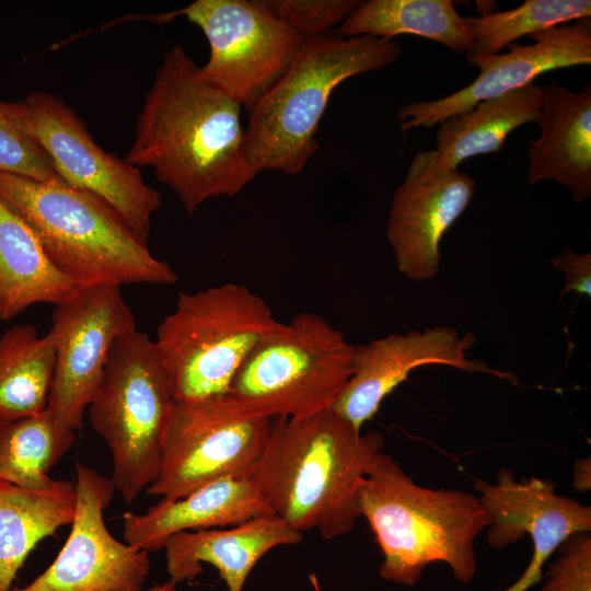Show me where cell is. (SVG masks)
I'll list each match as a JSON object with an SVG mask.
<instances>
[{
    "label": "cell",
    "instance_id": "cell-1",
    "mask_svg": "<svg viewBox=\"0 0 591 591\" xmlns=\"http://www.w3.org/2000/svg\"><path fill=\"white\" fill-rule=\"evenodd\" d=\"M241 109L176 45L157 68L125 160L152 169L188 215L210 198L233 197L257 175L246 155Z\"/></svg>",
    "mask_w": 591,
    "mask_h": 591
},
{
    "label": "cell",
    "instance_id": "cell-2",
    "mask_svg": "<svg viewBox=\"0 0 591 591\" xmlns=\"http://www.w3.org/2000/svg\"><path fill=\"white\" fill-rule=\"evenodd\" d=\"M383 447L381 433H361L332 408L273 418L251 478L289 528L301 534L317 530L332 540L349 533L361 517L359 488Z\"/></svg>",
    "mask_w": 591,
    "mask_h": 591
},
{
    "label": "cell",
    "instance_id": "cell-3",
    "mask_svg": "<svg viewBox=\"0 0 591 591\" xmlns=\"http://www.w3.org/2000/svg\"><path fill=\"white\" fill-rule=\"evenodd\" d=\"M358 505L383 555L382 579L413 587L433 563L447 564L463 583L474 579L475 540L490 525L477 496L419 486L381 452L359 488Z\"/></svg>",
    "mask_w": 591,
    "mask_h": 591
},
{
    "label": "cell",
    "instance_id": "cell-4",
    "mask_svg": "<svg viewBox=\"0 0 591 591\" xmlns=\"http://www.w3.org/2000/svg\"><path fill=\"white\" fill-rule=\"evenodd\" d=\"M0 197L31 227L50 263L78 288L174 285L177 274L154 257L103 199L63 181L0 172Z\"/></svg>",
    "mask_w": 591,
    "mask_h": 591
},
{
    "label": "cell",
    "instance_id": "cell-5",
    "mask_svg": "<svg viewBox=\"0 0 591 591\" xmlns=\"http://www.w3.org/2000/svg\"><path fill=\"white\" fill-rule=\"evenodd\" d=\"M402 53L398 43L382 37L303 38L286 71L250 109L245 148L254 172H301L320 147L316 135L333 91Z\"/></svg>",
    "mask_w": 591,
    "mask_h": 591
},
{
    "label": "cell",
    "instance_id": "cell-6",
    "mask_svg": "<svg viewBox=\"0 0 591 591\" xmlns=\"http://www.w3.org/2000/svg\"><path fill=\"white\" fill-rule=\"evenodd\" d=\"M352 350L323 316L299 313L255 346L224 397L207 402L231 418L315 415L332 408L347 384Z\"/></svg>",
    "mask_w": 591,
    "mask_h": 591
},
{
    "label": "cell",
    "instance_id": "cell-7",
    "mask_svg": "<svg viewBox=\"0 0 591 591\" xmlns=\"http://www.w3.org/2000/svg\"><path fill=\"white\" fill-rule=\"evenodd\" d=\"M280 323L267 302L243 285L181 292L154 339L172 375L175 403L224 397L248 354Z\"/></svg>",
    "mask_w": 591,
    "mask_h": 591
},
{
    "label": "cell",
    "instance_id": "cell-8",
    "mask_svg": "<svg viewBox=\"0 0 591 591\" xmlns=\"http://www.w3.org/2000/svg\"><path fill=\"white\" fill-rule=\"evenodd\" d=\"M174 403L172 375L154 340L138 329L118 338L88 410L112 452L111 480L128 503L159 475Z\"/></svg>",
    "mask_w": 591,
    "mask_h": 591
},
{
    "label": "cell",
    "instance_id": "cell-9",
    "mask_svg": "<svg viewBox=\"0 0 591 591\" xmlns=\"http://www.w3.org/2000/svg\"><path fill=\"white\" fill-rule=\"evenodd\" d=\"M141 18L157 23L185 18L198 26L210 50L201 76L248 111L286 71L303 40L263 0H196Z\"/></svg>",
    "mask_w": 591,
    "mask_h": 591
},
{
    "label": "cell",
    "instance_id": "cell-10",
    "mask_svg": "<svg viewBox=\"0 0 591 591\" xmlns=\"http://www.w3.org/2000/svg\"><path fill=\"white\" fill-rule=\"evenodd\" d=\"M14 104L22 127L46 152L58 176L107 202L147 243L151 218L162 201L139 169L103 150L60 97L35 91Z\"/></svg>",
    "mask_w": 591,
    "mask_h": 591
},
{
    "label": "cell",
    "instance_id": "cell-11",
    "mask_svg": "<svg viewBox=\"0 0 591 591\" xmlns=\"http://www.w3.org/2000/svg\"><path fill=\"white\" fill-rule=\"evenodd\" d=\"M136 329L116 285L80 287L55 305L48 331L55 369L46 409L60 428L76 432L82 427L114 343Z\"/></svg>",
    "mask_w": 591,
    "mask_h": 591
},
{
    "label": "cell",
    "instance_id": "cell-12",
    "mask_svg": "<svg viewBox=\"0 0 591 591\" xmlns=\"http://www.w3.org/2000/svg\"><path fill=\"white\" fill-rule=\"evenodd\" d=\"M273 418H231L209 402L174 403L163 459L148 495L175 500L224 478H250L266 447Z\"/></svg>",
    "mask_w": 591,
    "mask_h": 591
},
{
    "label": "cell",
    "instance_id": "cell-13",
    "mask_svg": "<svg viewBox=\"0 0 591 591\" xmlns=\"http://www.w3.org/2000/svg\"><path fill=\"white\" fill-rule=\"evenodd\" d=\"M74 485L76 511L65 545L42 575L10 591H142L149 553L116 540L104 521L113 482L77 462Z\"/></svg>",
    "mask_w": 591,
    "mask_h": 591
},
{
    "label": "cell",
    "instance_id": "cell-14",
    "mask_svg": "<svg viewBox=\"0 0 591 591\" xmlns=\"http://www.w3.org/2000/svg\"><path fill=\"white\" fill-rule=\"evenodd\" d=\"M475 192L474 179L447 167L436 150L417 153L393 195L386 236L397 269L416 281L439 271L440 242L466 210Z\"/></svg>",
    "mask_w": 591,
    "mask_h": 591
},
{
    "label": "cell",
    "instance_id": "cell-15",
    "mask_svg": "<svg viewBox=\"0 0 591 591\" xmlns=\"http://www.w3.org/2000/svg\"><path fill=\"white\" fill-rule=\"evenodd\" d=\"M478 500L490 518L487 544L501 551L528 535L533 545L531 560L521 577L503 591H528L543 579V567L568 537L591 532V507L556 494L546 478L515 479L501 468L496 483L476 479Z\"/></svg>",
    "mask_w": 591,
    "mask_h": 591
},
{
    "label": "cell",
    "instance_id": "cell-16",
    "mask_svg": "<svg viewBox=\"0 0 591 591\" xmlns=\"http://www.w3.org/2000/svg\"><path fill=\"white\" fill-rule=\"evenodd\" d=\"M529 37L534 44L512 43L506 54L466 57L479 70L477 78L448 96L401 107L397 118L402 130L431 128L485 100L534 83L544 72L591 63V18L549 27Z\"/></svg>",
    "mask_w": 591,
    "mask_h": 591
},
{
    "label": "cell",
    "instance_id": "cell-17",
    "mask_svg": "<svg viewBox=\"0 0 591 591\" xmlns=\"http://www.w3.org/2000/svg\"><path fill=\"white\" fill-rule=\"evenodd\" d=\"M472 334L460 336L451 327L391 334L364 345H354L351 375L332 406L357 429L378 413L382 402L409 373L422 366H448L468 373L482 372L509 379L510 374L466 358L475 344Z\"/></svg>",
    "mask_w": 591,
    "mask_h": 591
},
{
    "label": "cell",
    "instance_id": "cell-18",
    "mask_svg": "<svg viewBox=\"0 0 591 591\" xmlns=\"http://www.w3.org/2000/svg\"><path fill=\"white\" fill-rule=\"evenodd\" d=\"M273 514L252 478H224L175 500H160L147 512L123 514L124 542L146 552L164 548L177 533L233 526Z\"/></svg>",
    "mask_w": 591,
    "mask_h": 591
},
{
    "label": "cell",
    "instance_id": "cell-19",
    "mask_svg": "<svg viewBox=\"0 0 591 591\" xmlns=\"http://www.w3.org/2000/svg\"><path fill=\"white\" fill-rule=\"evenodd\" d=\"M541 136L529 143V184L553 179L576 202L591 197V83L573 92L551 82L535 119Z\"/></svg>",
    "mask_w": 591,
    "mask_h": 591
},
{
    "label": "cell",
    "instance_id": "cell-20",
    "mask_svg": "<svg viewBox=\"0 0 591 591\" xmlns=\"http://www.w3.org/2000/svg\"><path fill=\"white\" fill-rule=\"evenodd\" d=\"M302 541L275 514L258 517L229 529L186 531L172 535L164 545L166 570L175 584L193 581L202 564L219 571L229 591H242L256 563L269 551Z\"/></svg>",
    "mask_w": 591,
    "mask_h": 591
},
{
    "label": "cell",
    "instance_id": "cell-21",
    "mask_svg": "<svg viewBox=\"0 0 591 591\" xmlns=\"http://www.w3.org/2000/svg\"><path fill=\"white\" fill-rule=\"evenodd\" d=\"M77 289L50 263L26 221L0 197V321L34 304L57 305Z\"/></svg>",
    "mask_w": 591,
    "mask_h": 591
},
{
    "label": "cell",
    "instance_id": "cell-22",
    "mask_svg": "<svg viewBox=\"0 0 591 591\" xmlns=\"http://www.w3.org/2000/svg\"><path fill=\"white\" fill-rule=\"evenodd\" d=\"M74 483L55 480L44 489L0 479V591H10L28 554L43 538L71 524Z\"/></svg>",
    "mask_w": 591,
    "mask_h": 591
},
{
    "label": "cell",
    "instance_id": "cell-23",
    "mask_svg": "<svg viewBox=\"0 0 591 591\" xmlns=\"http://www.w3.org/2000/svg\"><path fill=\"white\" fill-rule=\"evenodd\" d=\"M543 102V86L531 83L485 100L472 109L439 124L436 151L452 170L466 159L498 153L511 131L535 121Z\"/></svg>",
    "mask_w": 591,
    "mask_h": 591
},
{
    "label": "cell",
    "instance_id": "cell-24",
    "mask_svg": "<svg viewBox=\"0 0 591 591\" xmlns=\"http://www.w3.org/2000/svg\"><path fill=\"white\" fill-rule=\"evenodd\" d=\"M410 34L467 53L473 38L451 0H369L340 24L343 37L373 36L393 39Z\"/></svg>",
    "mask_w": 591,
    "mask_h": 591
},
{
    "label": "cell",
    "instance_id": "cell-25",
    "mask_svg": "<svg viewBox=\"0 0 591 591\" xmlns=\"http://www.w3.org/2000/svg\"><path fill=\"white\" fill-rule=\"evenodd\" d=\"M55 369L49 332L39 336L32 324L14 325L0 335V421L46 409Z\"/></svg>",
    "mask_w": 591,
    "mask_h": 591
},
{
    "label": "cell",
    "instance_id": "cell-26",
    "mask_svg": "<svg viewBox=\"0 0 591 591\" xmlns=\"http://www.w3.org/2000/svg\"><path fill=\"white\" fill-rule=\"evenodd\" d=\"M76 440L74 431L60 428L50 413L0 421V479L34 489L50 487L48 472Z\"/></svg>",
    "mask_w": 591,
    "mask_h": 591
},
{
    "label": "cell",
    "instance_id": "cell-27",
    "mask_svg": "<svg viewBox=\"0 0 591 591\" xmlns=\"http://www.w3.org/2000/svg\"><path fill=\"white\" fill-rule=\"evenodd\" d=\"M591 18L589 0H525L519 7L483 16L464 18L473 38L466 57L497 55L525 35Z\"/></svg>",
    "mask_w": 591,
    "mask_h": 591
},
{
    "label": "cell",
    "instance_id": "cell-28",
    "mask_svg": "<svg viewBox=\"0 0 591 591\" xmlns=\"http://www.w3.org/2000/svg\"><path fill=\"white\" fill-rule=\"evenodd\" d=\"M0 172L38 182L62 181L39 143L22 127L14 102L1 100Z\"/></svg>",
    "mask_w": 591,
    "mask_h": 591
},
{
    "label": "cell",
    "instance_id": "cell-29",
    "mask_svg": "<svg viewBox=\"0 0 591 591\" xmlns=\"http://www.w3.org/2000/svg\"><path fill=\"white\" fill-rule=\"evenodd\" d=\"M267 9L302 38L327 34L341 24L361 1L263 0Z\"/></svg>",
    "mask_w": 591,
    "mask_h": 591
},
{
    "label": "cell",
    "instance_id": "cell-30",
    "mask_svg": "<svg viewBox=\"0 0 591 591\" xmlns=\"http://www.w3.org/2000/svg\"><path fill=\"white\" fill-rule=\"evenodd\" d=\"M538 591H591V536L576 533L556 551Z\"/></svg>",
    "mask_w": 591,
    "mask_h": 591
},
{
    "label": "cell",
    "instance_id": "cell-31",
    "mask_svg": "<svg viewBox=\"0 0 591 591\" xmlns=\"http://www.w3.org/2000/svg\"><path fill=\"white\" fill-rule=\"evenodd\" d=\"M552 267L561 270L566 276V283L560 292L563 298L569 291L591 297V254H576L566 248L551 260Z\"/></svg>",
    "mask_w": 591,
    "mask_h": 591
},
{
    "label": "cell",
    "instance_id": "cell-32",
    "mask_svg": "<svg viewBox=\"0 0 591 591\" xmlns=\"http://www.w3.org/2000/svg\"><path fill=\"white\" fill-rule=\"evenodd\" d=\"M572 486L577 491H588L591 488L590 457L579 459L573 466Z\"/></svg>",
    "mask_w": 591,
    "mask_h": 591
},
{
    "label": "cell",
    "instance_id": "cell-33",
    "mask_svg": "<svg viewBox=\"0 0 591 591\" xmlns=\"http://www.w3.org/2000/svg\"><path fill=\"white\" fill-rule=\"evenodd\" d=\"M142 591H178V590L176 589V584L169 580L167 582L155 584Z\"/></svg>",
    "mask_w": 591,
    "mask_h": 591
}]
</instances>
